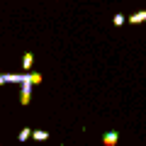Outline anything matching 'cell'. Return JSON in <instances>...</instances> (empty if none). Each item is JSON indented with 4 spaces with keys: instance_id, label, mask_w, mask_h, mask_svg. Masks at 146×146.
Returning <instances> with one entry per match:
<instances>
[{
    "instance_id": "8",
    "label": "cell",
    "mask_w": 146,
    "mask_h": 146,
    "mask_svg": "<svg viewBox=\"0 0 146 146\" xmlns=\"http://www.w3.org/2000/svg\"><path fill=\"white\" fill-rule=\"evenodd\" d=\"M124 22H127V17H124V15H115V17H112V25H115V27H122Z\"/></svg>"
},
{
    "instance_id": "2",
    "label": "cell",
    "mask_w": 146,
    "mask_h": 146,
    "mask_svg": "<svg viewBox=\"0 0 146 146\" xmlns=\"http://www.w3.org/2000/svg\"><path fill=\"white\" fill-rule=\"evenodd\" d=\"M3 78H5V83H25L27 73H7V76H3Z\"/></svg>"
},
{
    "instance_id": "1",
    "label": "cell",
    "mask_w": 146,
    "mask_h": 146,
    "mask_svg": "<svg viewBox=\"0 0 146 146\" xmlns=\"http://www.w3.org/2000/svg\"><path fill=\"white\" fill-rule=\"evenodd\" d=\"M32 102V73H27V80L22 83V93H20V105L27 107Z\"/></svg>"
},
{
    "instance_id": "10",
    "label": "cell",
    "mask_w": 146,
    "mask_h": 146,
    "mask_svg": "<svg viewBox=\"0 0 146 146\" xmlns=\"http://www.w3.org/2000/svg\"><path fill=\"white\" fill-rule=\"evenodd\" d=\"M0 85H5V78H3V73H0Z\"/></svg>"
},
{
    "instance_id": "9",
    "label": "cell",
    "mask_w": 146,
    "mask_h": 146,
    "mask_svg": "<svg viewBox=\"0 0 146 146\" xmlns=\"http://www.w3.org/2000/svg\"><path fill=\"white\" fill-rule=\"evenodd\" d=\"M42 76H39V73H32V85H39V83H42Z\"/></svg>"
},
{
    "instance_id": "7",
    "label": "cell",
    "mask_w": 146,
    "mask_h": 146,
    "mask_svg": "<svg viewBox=\"0 0 146 146\" xmlns=\"http://www.w3.org/2000/svg\"><path fill=\"white\" fill-rule=\"evenodd\" d=\"M27 139H32V129L29 127H25V129L20 131V136H17V141H27Z\"/></svg>"
},
{
    "instance_id": "3",
    "label": "cell",
    "mask_w": 146,
    "mask_h": 146,
    "mask_svg": "<svg viewBox=\"0 0 146 146\" xmlns=\"http://www.w3.org/2000/svg\"><path fill=\"white\" fill-rule=\"evenodd\" d=\"M117 141H119V134H117V131H107V134L102 136L105 146H117Z\"/></svg>"
},
{
    "instance_id": "5",
    "label": "cell",
    "mask_w": 146,
    "mask_h": 146,
    "mask_svg": "<svg viewBox=\"0 0 146 146\" xmlns=\"http://www.w3.org/2000/svg\"><path fill=\"white\" fill-rule=\"evenodd\" d=\"M141 22H146V10H139L134 15H129V25H141Z\"/></svg>"
},
{
    "instance_id": "11",
    "label": "cell",
    "mask_w": 146,
    "mask_h": 146,
    "mask_svg": "<svg viewBox=\"0 0 146 146\" xmlns=\"http://www.w3.org/2000/svg\"><path fill=\"white\" fill-rule=\"evenodd\" d=\"M61 146H63V144H61Z\"/></svg>"
},
{
    "instance_id": "6",
    "label": "cell",
    "mask_w": 146,
    "mask_h": 146,
    "mask_svg": "<svg viewBox=\"0 0 146 146\" xmlns=\"http://www.w3.org/2000/svg\"><path fill=\"white\" fill-rule=\"evenodd\" d=\"M32 141H49V131L34 129V131H32Z\"/></svg>"
},
{
    "instance_id": "4",
    "label": "cell",
    "mask_w": 146,
    "mask_h": 146,
    "mask_svg": "<svg viewBox=\"0 0 146 146\" xmlns=\"http://www.w3.org/2000/svg\"><path fill=\"white\" fill-rule=\"evenodd\" d=\"M32 63H34V54H32V51H25V56H22V68H25L27 73L32 71Z\"/></svg>"
}]
</instances>
